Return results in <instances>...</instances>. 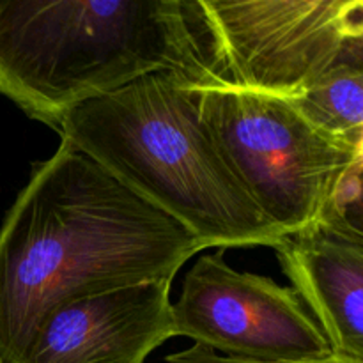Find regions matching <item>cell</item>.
Returning a JSON list of instances; mask_svg holds the SVG:
<instances>
[{
  "mask_svg": "<svg viewBox=\"0 0 363 363\" xmlns=\"http://www.w3.org/2000/svg\"><path fill=\"white\" fill-rule=\"evenodd\" d=\"M156 73L222 84L199 0H0V94L52 130Z\"/></svg>",
  "mask_w": 363,
  "mask_h": 363,
  "instance_id": "cell-2",
  "label": "cell"
},
{
  "mask_svg": "<svg viewBox=\"0 0 363 363\" xmlns=\"http://www.w3.org/2000/svg\"><path fill=\"white\" fill-rule=\"evenodd\" d=\"M363 155L358 156L337 183L318 222L328 223L344 233L363 236Z\"/></svg>",
  "mask_w": 363,
  "mask_h": 363,
  "instance_id": "cell-10",
  "label": "cell"
},
{
  "mask_svg": "<svg viewBox=\"0 0 363 363\" xmlns=\"http://www.w3.org/2000/svg\"><path fill=\"white\" fill-rule=\"evenodd\" d=\"M273 248L333 354L363 362V236L315 222Z\"/></svg>",
  "mask_w": 363,
  "mask_h": 363,
  "instance_id": "cell-8",
  "label": "cell"
},
{
  "mask_svg": "<svg viewBox=\"0 0 363 363\" xmlns=\"http://www.w3.org/2000/svg\"><path fill=\"white\" fill-rule=\"evenodd\" d=\"M172 282L82 298L43 319L18 363H144L172 339Z\"/></svg>",
  "mask_w": 363,
  "mask_h": 363,
  "instance_id": "cell-7",
  "label": "cell"
},
{
  "mask_svg": "<svg viewBox=\"0 0 363 363\" xmlns=\"http://www.w3.org/2000/svg\"><path fill=\"white\" fill-rule=\"evenodd\" d=\"M163 363H269V362H254V360H243V358L225 357V354L216 353V351L209 350V347L194 344V346L188 347V350L177 351V353L169 354ZM275 363H363V362L351 360V358H342V357H337V354H332V357L323 358V360L275 362Z\"/></svg>",
  "mask_w": 363,
  "mask_h": 363,
  "instance_id": "cell-11",
  "label": "cell"
},
{
  "mask_svg": "<svg viewBox=\"0 0 363 363\" xmlns=\"http://www.w3.org/2000/svg\"><path fill=\"white\" fill-rule=\"evenodd\" d=\"M222 84L293 99L363 55L362 0H199Z\"/></svg>",
  "mask_w": 363,
  "mask_h": 363,
  "instance_id": "cell-5",
  "label": "cell"
},
{
  "mask_svg": "<svg viewBox=\"0 0 363 363\" xmlns=\"http://www.w3.org/2000/svg\"><path fill=\"white\" fill-rule=\"evenodd\" d=\"M174 335L220 354L254 362H312L333 351L293 287L240 273L223 250L201 255L172 303Z\"/></svg>",
  "mask_w": 363,
  "mask_h": 363,
  "instance_id": "cell-6",
  "label": "cell"
},
{
  "mask_svg": "<svg viewBox=\"0 0 363 363\" xmlns=\"http://www.w3.org/2000/svg\"><path fill=\"white\" fill-rule=\"evenodd\" d=\"M202 250L176 220L60 138L0 227V363L20 362L55 308L121 287L174 282Z\"/></svg>",
  "mask_w": 363,
  "mask_h": 363,
  "instance_id": "cell-1",
  "label": "cell"
},
{
  "mask_svg": "<svg viewBox=\"0 0 363 363\" xmlns=\"http://www.w3.org/2000/svg\"><path fill=\"white\" fill-rule=\"evenodd\" d=\"M289 101L325 133L354 144L363 142V55L339 62Z\"/></svg>",
  "mask_w": 363,
  "mask_h": 363,
  "instance_id": "cell-9",
  "label": "cell"
},
{
  "mask_svg": "<svg viewBox=\"0 0 363 363\" xmlns=\"http://www.w3.org/2000/svg\"><path fill=\"white\" fill-rule=\"evenodd\" d=\"M195 91L199 121L220 156L284 236L321 218L342 174L363 155V142L325 133L286 98L227 84Z\"/></svg>",
  "mask_w": 363,
  "mask_h": 363,
  "instance_id": "cell-4",
  "label": "cell"
},
{
  "mask_svg": "<svg viewBox=\"0 0 363 363\" xmlns=\"http://www.w3.org/2000/svg\"><path fill=\"white\" fill-rule=\"evenodd\" d=\"M57 133L176 220L204 250L275 247L282 240L199 121L195 85L177 74H147L82 103Z\"/></svg>",
  "mask_w": 363,
  "mask_h": 363,
  "instance_id": "cell-3",
  "label": "cell"
}]
</instances>
